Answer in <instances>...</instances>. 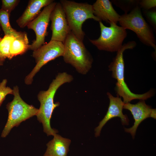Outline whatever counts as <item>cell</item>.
<instances>
[{"instance_id":"cell-1","label":"cell","mask_w":156,"mask_h":156,"mask_svg":"<svg viewBox=\"0 0 156 156\" xmlns=\"http://www.w3.org/2000/svg\"><path fill=\"white\" fill-rule=\"evenodd\" d=\"M73 77L66 72L58 73L46 91H41L37 95L40 106L36 115L38 120L42 123L43 131L47 136L54 135L58 131L52 129L50 125V120L55 109L60 105L58 102L54 103V98L56 91L64 84L71 82Z\"/></svg>"},{"instance_id":"cell-2","label":"cell","mask_w":156,"mask_h":156,"mask_svg":"<svg viewBox=\"0 0 156 156\" xmlns=\"http://www.w3.org/2000/svg\"><path fill=\"white\" fill-rule=\"evenodd\" d=\"M137 43L134 41H130L123 44L117 51L115 57L109 66V70L112 72V77L116 79V90L118 96L122 97L124 103H129L135 99L145 100L153 96V92L150 90L143 94H135L132 92L126 83L124 79V62L123 53L127 49H133Z\"/></svg>"},{"instance_id":"cell-3","label":"cell","mask_w":156,"mask_h":156,"mask_svg":"<svg viewBox=\"0 0 156 156\" xmlns=\"http://www.w3.org/2000/svg\"><path fill=\"white\" fill-rule=\"evenodd\" d=\"M64 44L62 56L65 62L71 65L78 73L84 75L87 74L92 67L93 60L83 42L71 31Z\"/></svg>"},{"instance_id":"cell-4","label":"cell","mask_w":156,"mask_h":156,"mask_svg":"<svg viewBox=\"0 0 156 156\" xmlns=\"http://www.w3.org/2000/svg\"><path fill=\"white\" fill-rule=\"evenodd\" d=\"M71 31L83 42L85 34L82 29L83 23L88 19L100 21L94 14L92 5L87 3H78L67 0L60 1Z\"/></svg>"},{"instance_id":"cell-5","label":"cell","mask_w":156,"mask_h":156,"mask_svg":"<svg viewBox=\"0 0 156 156\" xmlns=\"http://www.w3.org/2000/svg\"><path fill=\"white\" fill-rule=\"evenodd\" d=\"M13 90V99L6 105L8 117L1 133L2 138L6 137L14 127H17L22 122L36 116L38 111V109L28 104L23 100L17 86H14Z\"/></svg>"},{"instance_id":"cell-6","label":"cell","mask_w":156,"mask_h":156,"mask_svg":"<svg viewBox=\"0 0 156 156\" xmlns=\"http://www.w3.org/2000/svg\"><path fill=\"white\" fill-rule=\"evenodd\" d=\"M141 9L138 5L129 13L120 15L118 22L125 29L134 32L142 43L156 51V42L153 31L143 16Z\"/></svg>"},{"instance_id":"cell-7","label":"cell","mask_w":156,"mask_h":156,"mask_svg":"<svg viewBox=\"0 0 156 156\" xmlns=\"http://www.w3.org/2000/svg\"><path fill=\"white\" fill-rule=\"evenodd\" d=\"M101 30L99 37L96 39H89V41L99 50L111 52H117L122 46L127 36L126 29L114 23L110 26H105L99 22Z\"/></svg>"},{"instance_id":"cell-8","label":"cell","mask_w":156,"mask_h":156,"mask_svg":"<svg viewBox=\"0 0 156 156\" xmlns=\"http://www.w3.org/2000/svg\"><path fill=\"white\" fill-rule=\"evenodd\" d=\"M64 50V44L62 42L51 40L33 51L32 57L36 64L31 71L26 76L24 81L27 85L31 84L35 75L41 68L49 62L63 56Z\"/></svg>"},{"instance_id":"cell-9","label":"cell","mask_w":156,"mask_h":156,"mask_svg":"<svg viewBox=\"0 0 156 156\" xmlns=\"http://www.w3.org/2000/svg\"><path fill=\"white\" fill-rule=\"evenodd\" d=\"M56 3L53 1L44 7L38 15L27 25L28 28L32 29L36 34L35 40L30 44V50L35 51L45 44L50 15Z\"/></svg>"},{"instance_id":"cell-10","label":"cell","mask_w":156,"mask_h":156,"mask_svg":"<svg viewBox=\"0 0 156 156\" xmlns=\"http://www.w3.org/2000/svg\"><path fill=\"white\" fill-rule=\"evenodd\" d=\"M50 20L51 21V29L52 32L50 40L64 43L71 30L60 3H57L51 13Z\"/></svg>"},{"instance_id":"cell-11","label":"cell","mask_w":156,"mask_h":156,"mask_svg":"<svg viewBox=\"0 0 156 156\" xmlns=\"http://www.w3.org/2000/svg\"><path fill=\"white\" fill-rule=\"evenodd\" d=\"M123 108L128 110L133 116L135 121L133 125L129 128H125L126 132L130 133L134 138L137 128L144 119L149 117L156 119V109H152L147 105L144 100H140L137 103H124Z\"/></svg>"},{"instance_id":"cell-12","label":"cell","mask_w":156,"mask_h":156,"mask_svg":"<svg viewBox=\"0 0 156 156\" xmlns=\"http://www.w3.org/2000/svg\"><path fill=\"white\" fill-rule=\"evenodd\" d=\"M107 94L110 101L108 110L104 117L95 129L96 137L100 135L103 127L108 121L113 118L119 117L123 125H128L129 124V120L127 115L123 114L122 113L124 103L121 98L119 96L114 97L109 92Z\"/></svg>"},{"instance_id":"cell-13","label":"cell","mask_w":156,"mask_h":156,"mask_svg":"<svg viewBox=\"0 0 156 156\" xmlns=\"http://www.w3.org/2000/svg\"><path fill=\"white\" fill-rule=\"evenodd\" d=\"M92 5L94 14L100 21L116 24L118 22L120 15L114 9L109 0H97Z\"/></svg>"},{"instance_id":"cell-14","label":"cell","mask_w":156,"mask_h":156,"mask_svg":"<svg viewBox=\"0 0 156 156\" xmlns=\"http://www.w3.org/2000/svg\"><path fill=\"white\" fill-rule=\"evenodd\" d=\"M54 1L52 0H30L22 15L16 20V23L21 28L27 26L41 12V10Z\"/></svg>"},{"instance_id":"cell-15","label":"cell","mask_w":156,"mask_h":156,"mask_svg":"<svg viewBox=\"0 0 156 156\" xmlns=\"http://www.w3.org/2000/svg\"><path fill=\"white\" fill-rule=\"evenodd\" d=\"M47 144V148L43 156H67L71 141L55 134Z\"/></svg>"},{"instance_id":"cell-16","label":"cell","mask_w":156,"mask_h":156,"mask_svg":"<svg viewBox=\"0 0 156 156\" xmlns=\"http://www.w3.org/2000/svg\"><path fill=\"white\" fill-rule=\"evenodd\" d=\"M30 44L27 34L25 32L20 31L15 37L11 46L10 51V60L19 55H21L30 50Z\"/></svg>"},{"instance_id":"cell-17","label":"cell","mask_w":156,"mask_h":156,"mask_svg":"<svg viewBox=\"0 0 156 156\" xmlns=\"http://www.w3.org/2000/svg\"><path fill=\"white\" fill-rule=\"evenodd\" d=\"M10 15L1 8L0 9V25L5 35H11L15 37L18 36L20 31H18L13 29L10 23Z\"/></svg>"},{"instance_id":"cell-18","label":"cell","mask_w":156,"mask_h":156,"mask_svg":"<svg viewBox=\"0 0 156 156\" xmlns=\"http://www.w3.org/2000/svg\"><path fill=\"white\" fill-rule=\"evenodd\" d=\"M15 38L13 35H7L0 39V53L6 58L10 60V49Z\"/></svg>"},{"instance_id":"cell-19","label":"cell","mask_w":156,"mask_h":156,"mask_svg":"<svg viewBox=\"0 0 156 156\" xmlns=\"http://www.w3.org/2000/svg\"><path fill=\"white\" fill-rule=\"evenodd\" d=\"M116 6L121 9L125 14L130 12L136 6L139 5V0H112Z\"/></svg>"},{"instance_id":"cell-20","label":"cell","mask_w":156,"mask_h":156,"mask_svg":"<svg viewBox=\"0 0 156 156\" xmlns=\"http://www.w3.org/2000/svg\"><path fill=\"white\" fill-rule=\"evenodd\" d=\"M7 80L3 79L0 83V106L8 94H13V90L10 87L7 86Z\"/></svg>"},{"instance_id":"cell-21","label":"cell","mask_w":156,"mask_h":156,"mask_svg":"<svg viewBox=\"0 0 156 156\" xmlns=\"http://www.w3.org/2000/svg\"><path fill=\"white\" fill-rule=\"evenodd\" d=\"M20 1L18 0H2L1 9L10 15L11 12L18 5Z\"/></svg>"},{"instance_id":"cell-22","label":"cell","mask_w":156,"mask_h":156,"mask_svg":"<svg viewBox=\"0 0 156 156\" xmlns=\"http://www.w3.org/2000/svg\"><path fill=\"white\" fill-rule=\"evenodd\" d=\"M144 10V13L148 21L153 27L156 29V11L155 8L148 10Z\"/></svg>"},{"instance_id":"cell-23","label":"cell","mask_w":156,"mask_h":156,"mask_svg":"<svg viewBox=\"0 0 156 156\" xmlns=\"http://www.w3.org/2000/svg\"><path fill=\"white\" fill-rule=\"evenodd\" d=\"M139 6L143 10H148L155 8L156 6L155 0H139Z\"/></svg>"},{"instance_id":"cell-24","label":"cell","mask_w":156,"mask_h":156,"mask_svg":"<svg viewBox=\"0 0 156 156\" xmlns=\"http://www.w3.org/2000/svg\"><path fill=\"white\" fill-rule=\"evenodd\" d=\"M6 59L0 53V66L3 65Z\"/></svg>"},{"instance_id":"cell-25","label":"cell","mask_w":156,"mask_h":156,"mask_svg":"<svg viewBox=\"0 0 156 156\" xmlns=\"http://www.w3.org/2000/svg\"><path fill=\"white\" fill-rule=\"evenodd\" d=\"M2 38L1 37V36L0 35V39L1 38Z\"/></svg>"},{"instance_id":"cell-26","label":"cell","mask_w":156,"mask_h":156,"mask_svg":"<svg viewBox=\"0 0 156 156\" xmlns=\"http://www.w3.org/2000/svg\"><path fill=\"white\" fill-rule=\"evenodd\" d=\"M1 28H0V31H1Z\"/></svg>"}]
</instances>
